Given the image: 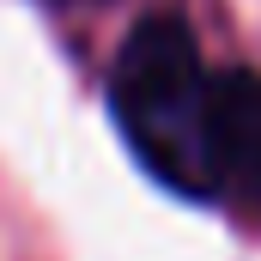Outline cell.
I'll return each mask as SVG.
<instances>
[{"mask_svg": "<svg viewBox=\"0 0 261 261\" xmlns=\"http://www.w3.org/2000/svg\"><path fill=\"white\" fill-rule=\"evenodd\" d=\"M213 146H219V189L243 182L261 200V73L213 79Z\"/></svg>", "mask_w": 261, "mask_h": 261, "instance_id": "7a4b0ae2", "label": "cell"}, {"mask_svg": "<svg viewBox=\"0 0 261 261\" xmlns=\"http://www.w3.org/2000/svg\"><path fill=\"white\" fill-rule=\"evenodd\" d=\"M110 110L128 152L176 195H219L213 73L176 12L140 18L110 67Z\"/></svg>", "mask_w": 261, "mask_h": 261, "instance_id": "6da1fadb", "label": "cell"}]
</instances>
